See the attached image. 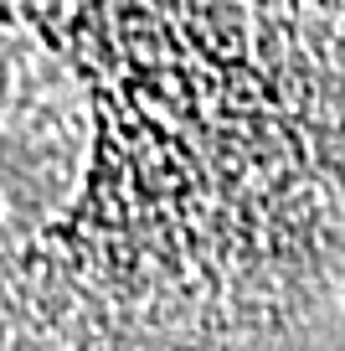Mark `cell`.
Returning a JSON list of instances; mask_svg holds the SVG:
<instances>
[{"label":"cell","instance_id":"obj_1","mask_svg":"<svg viewBox=\"0 0 345 351\" xmlns=\"http://www.w3.org/2000/svg\"><path fill=\"white\" fill-rule=\"evenodd\" d=\"M345 243V0H0V315L196 341Z\"/></svg>","mask_w":345,"mask_h":351}]
</instances>
